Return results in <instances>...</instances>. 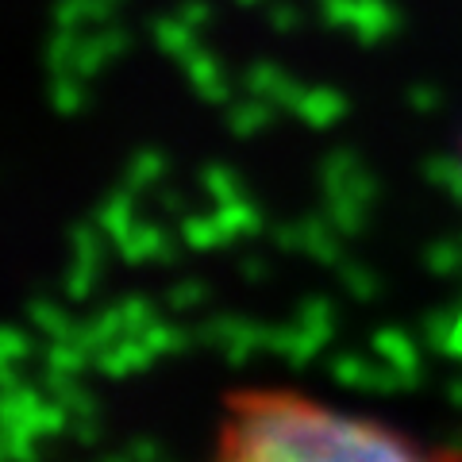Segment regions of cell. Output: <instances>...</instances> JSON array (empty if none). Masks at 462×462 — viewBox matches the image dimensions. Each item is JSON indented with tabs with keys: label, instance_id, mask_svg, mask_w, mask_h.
Masks as SVG:
<instances>
[{
	"label": "cell",
	"instance_id": "obj_1",
	"mask_svg": "<svg viewBox=\"0 0 462 462\" xmlns=\"http://www.w3.org/2000/svg\"><path fill=\"white\" fill-rule=\"evenodd\" d=\"M208 462H462V447L420 439L309 389L239 385L220 397Z\"/></svg>",
	"mask_w": 462,
	"mask_h": 462
}]
</instances>
